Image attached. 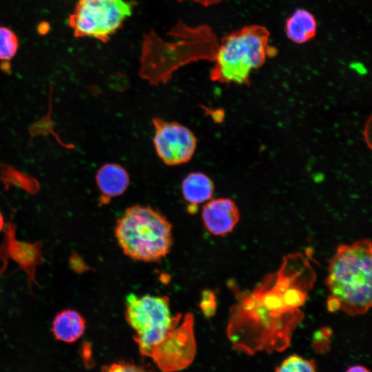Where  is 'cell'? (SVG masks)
<instances>
[{
	"label": "cell",
	"instance_id": "18",
	"mask_svg": "<svg viewBox=\"0 0 372 372\" xmlns=\"http://www.w3.org/2000/svg\"><path fill=\"white\" fill-rule=\"evenodd\" d=\"M296 372H317L316 362L313 359L304 358L296 354H292L285 359Z\"/></svg>",
	"mask_w": 372,
	"mask_h": 372
},
{
	"label": "cell",
	"instance_id": "5",
	"mask_svg": "<svg viewBox=\"0 0 372 372\" xmlns=\"http://www.w3.org/2000/svg\"><path fill=\"white\" fill-rule=\"evenodd\" d=\"M269 30L261 25H246L223 37L210 72L213 81L242 83L261 67L272 48Z\"/></svg>",
	"mask_w": 372,
	"mask_h": 372
},
{
	"label": "cell",
	"instance_id": "8",
	"mask_svg": "<svg viewBox=\"0 0 372 372\" xmlns=\"http://www.w3.org/2000/svg\"><path fill=\"white\" fill-rule=\"evenodd\" d=\"M194 316L187 313L174 316L173 322L162 339L152 349L149 356L164 372H175L187 367L193 361L196 344Z\"/></svg>",
	"mask_w": 372,
	"mask_h": 372
},
{
	"label": "cell",
	"instance_id": "2",
	"mask_svg": "<svg viewBox=\"0 0 372 372\" xmlns=\"http://www.w3.org/2000/svg\"><path fill=\"white\" fill-rule=\"evenodd\" d=\"M169 34L179 39L165 43L154 32L145 37L139 74L151 85L167 83L177 69L189 63L215 59L219 43L209 26L189 28L180 21Z\"/></svg>",
	"mask_w": 372,
	"mask_h": 372
},
{
	"label": "cell",
	"instance_id": "17",
	"mask_svg": "<svg viewBox=\"0 0 372 372\" xmlns=\"http://www.w3.org/2000/svg\"><path fill=\"white\" fill-rule=\"evenodd\" d=\"M18 39L10 29L0 26V61H8L16 54Z\"/></svg>",
	"mask_w": 372,
	"mask_h": 372
},
{
	"label": "cell",
	"instance_id": "19",
	"mask_svg": "<svg viewBox=\"0 0 372 372\" xmlns=\"http://www.w3.org/2000/svg\"><path fill=\"white\" fill-rule=\"evenodd\" d=\"M332 335L331 330L328 327H324L317 331L313 336L312 346L318 353H323L330 348V338Z\"/></svg>",
	"mask_w": 372,
	"mask_h": 372
},
{
	"label": "cell",
	"instance_id": "9",
	"mask_svg": "<svg viewBox=\"0 0 372 372\" xmlns=\"http://www.w3.org/2000/svg\"><path fill=\"white\" fill-rule=\"evenodd\" d=\"M154 145L158 157L167 165L187 163L193 157L197 138L186 126L159 117L152 118Z\"/></svg>",
	"mask_w": 372,
	"mask_h": 372
},
{
	"label": "cell",
	"instance_id": "26",
	"mask_svg": "<svg viewBox=\"0 0 372 372\" xmlns=\"http://www.w3.org/2000/svg\"><path fill=\"white\" fill-rule=\"evenodd\" d=\"M5 225L6 224L4 223V218H3V214L0 211V232L4 229Z\"/></svg>",
	"mask_w": 372,
	"mask_h": 372
},
{
	"label": "cell",
	"instance_id": "21",
	"mask_svg": "<svg viewBox=\"0 0 372 372\" xmlns=\"http://www.w3.org/2000/svg\"><path fill=\"white\" fill-rule=\"evenodd\" d=\"M101 372H148L143 368L124 362L113 363L103 367Z\"/></svg>",
	"mask_w": 372,
	"mask_h": 372
},
{
	"label": "cell",
	"instance_id": "25",
	"mask_svg": "<svg viewBox=\"0 0 372 372\" xmlns=\"http://www.w3.org/2000/svg\"><path fill=\"white\" fill-rule=\"evenodd\" d=\"M179 2L187 1V0H177ZM189 1H194L196 2H198L199 3H201L202 5L205 6H209L211 5L216 4L221 1L222 0H189Z\"/></svg>",
	"mask_w": 372,
	"mask_h": 372
},
{
	"label": "cell",
	"instance_id": "11",
	"mask_svg": "<svg viewBox=\"0 0 372 372\" xmlns=\"http://www.w3.org/2000/svg\"><path fill=\"white\" fill-rule=\"evenodd\" d=\"M202 219L207 230L215 236L230 233L240 220V213L230 198L209 200L203 207Z\"/></svg>",
	"mask_w": 372,
	"mask_h": 372
},
{
	"label": "cell",
	"instance_id": "1",
	"mask_svg": "<svg viewBox=\"0 0 372 372\" xmlns=\"http://www.w3.org/2000/svg\"><path fill=\"white\" fill-rule=\"evenodd\" d=\"M316 280L308 259L296 252L285 256L280 268L266 275L251 291L229 284L236 298L227 328L232 347L249 355L286 350L304 319L300 308Z\"/></svg>",
	"mask_w": 372,
	"mask_h": 372
},
{
	"label": "cell",
	"instance_id": "15",
	"mask_svg": "<svg viewBox=\"0 0 372 372\" xmlns=\"http://www.w3.org/2000/svg\"><path fill=\"white\" fill-rule=\"evenodd\" d=\"M285 31L291 41L302 44L316 36L317 22L311 12L304 9H298L287 19Z\"/></svg>",
	"mask_w": 372,
	"mask_h": 372
},
{
	"label": "cell",
	"instance_id": "23",
	"mask_svg": "<svg viewBox=\"0 0 372 372\" xmlns=\"http://www.w3.org/2000/svg\"><path fill=\"white\" fill-rule=\"evenodd\" d=\"M275 372H296L289 364L284 360L276 367Z\"/></svg>",
	"mask_w": 372,
	"mask_h": 372
},
{
	"label": "cell",
	"instance_id": "3",
	"mask_svg": "<svg viewBox=\"0 0 372 372\" xmlns=\"http://www.w3.org/2000/svg\"><path fill=\"white\" fill-rule=\"evenodd\" d=\"M372 253L369 239L339 246L329 260L326 279L329 291L327 308L357 316L371 307Z\"/></svg>",
	"mask_w": 372,
	"mask_h": 372
},
{
	"label": "cell",
	"instance_id": "22",
	"mask_svg": "<svg viewBox=\"0 0 372 372\" xmlns=\"http://www.w3.org/2000/svg\"><path fill=\"white\" fill-rule=\"evenodd\" d=\"M82 260H80L79 256L76 253H74L70 258V265L74 271L81 272L83 268L85 269L84 265H81Z\"/></svg>",
	"mask_w": 372,
	"mask_h": 372
},
{
	"label": "cell",
	"instance_id": "16",
	"mask_svg": "<svg viewBox=\"0 0 372 372\" xmlns=\"http://www.w3.org/2000/svg\"><path fill=\"white\" fill-rule=\"evenodd\" d=\"M0 180L6 189L17 187L31 195L37 194L40 189L39 183L35 178L9 165H1Z\"/></svg>",
	"mask_w": 372,
	"mask_h": 372
},
{
	"label": "cell",
	"instance_id": "7",
	"mask_svg": "<svg viewBox=\"0 0 372 372\" xmlns=\"http://www.w3.org/2000/svg\"><path fill=\"white\" fill-rule=\"evenodd\" d=\"M125 0H79L69 17L76 37H91L107 42L132 12Z\"/></svg>",
	"mask_w": 372,
	"mask_h": 372
},
{
	"label": "cell",
	"instance_id": "24",
	"mask_svg": "<svg viewBox=\"0 0 372 372\" xmlns=\"http://www.w3.org/2000/svg\"><path fill=\"white\" fill-rule=\"evenodd\" d=\"M345 372H370V371L362 365H353L348 368Z\"/></svg>",
	"mask_w": 372,
	"mask_h": 372
},
{
	"label": "cell",
	"instance_id": "13",
	"mask_svg": "<svg viewBox=\"0 0 372 372\" xmlns=\"http://www.w3.org/2000/svg\"><path fill=\"white\" fill-rule=\"evenodd\" d=\"M181 190L185 200L188 203L187 210L194 214L199 204L211 199L214 185L207 175L202 172H191L183 180Z\"/></svg>",
	"mask_w": 372,
	"mask_h": 372
},
{
	"label": "cell",
	"instance_id": "10",
	"mask_svg": "<svg viewBox=\"0 0 372 372\" xmlns=\"http://www.w3.org/2000/svg\"><path fill=\"white\" fill-rule=\"evenodd\" d=\"M4 239L0 245V260L2 267L0 276L6 271L8 260H12L28 276V286L39 285L36 280L37 267L44 262L42 242H35L18 240L16 227L12 221H8L4 227Z\"/></svg>",
	"mask_w": 372,
	"mask_h": 372
},
{
	"label": "cell",
	"instance_id": "4",
	"mask_svg": "<svg viewBox=\"0 0 372 372\" xmlns=\"http://www.w3.org/2000/svg\"><path fill=\"white\" fill-rule=\"evenodd\" d=\"M114 233L124 254L134 260L158 262L168 254L173 244L171 224L149 206L134 205L127 208L117 220Z\"/></svg>",
	"mask_w": 372,
	"mask_h": 372
},
{
	"label": "cell",
	"instance_id": "6",
	"mask_svg": "<svg viewBox=\"0 0 372 372\" xmlns=\"http://www.w3.org/2000/svg\"><path fill=\"white\" fill-rule=\"evenodd\" d=\"M125 317L135 331L134 340L141 353L148 357L174 320L167 296H137L133 293L125 298Z\"/></svg>",
	"mask_w": 372,
	"mask_h": 372
},
{
	"label": "cell",
	"instance_id": "14",
	"mask_svg": "<svg viewBox=\"0 0 372 372\" xmlns=\"http://www.w3.org/2000/svg\"><path fill=\"white\" fill-rule=\"evenodd\" d=\"M85 320L77 311L66 309L58 312L52 322V332L60 342L71 344L77 341L84 333Z\"/></svg>",
	"mask_w": 372,
	"mask_h": 372
},
{
	"label": "cell",
	"instance_id": "12",
	"mask_svg": "<svg viewBox=\"0 0 372 372\" xmlns=\"http://www.w3.org/2000/svg\"><path fill=\"white\" fill-rule=\"evenodd\" d=\"M96 183L100 192V204H107L112 198L123 194L130 185L127 170L116 163H106L97 171Z\"/></svg>",
	"mask_w": 372,
	"mask_h": 372
},
{
	"label": "cell",
	"instance_id": "20",
	"mask_svg": "<svg viewBox=\"0 0 372 372\" xmlns=\"http://www.w3.org/2000/svg\"><path fill=\"white\" fill-rule=\"evenodd\" d=\"M200 306L205 316L211 317L215 313L216 297L212 291L207 289L202 293Z\"/></svg>",
	"mask_w": 372,
	"mask_h": 372
}]
</instances>
